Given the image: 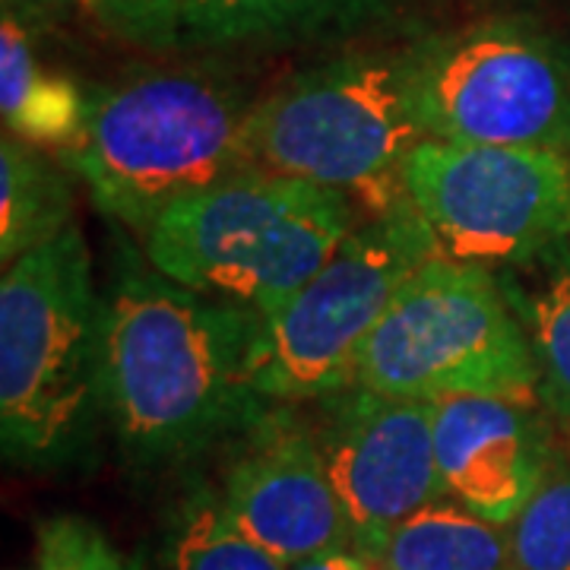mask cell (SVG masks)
<instances>
[{
  "label": "cell",
  "mask_w": 570,
  "mask_h": 570,
  "mask_svg": "<svg viewBox=\"0 0 570 570\" xmlns=\"http://www.w3.org/2000/svg\"><path fill=\"white\" fill-rule=\"evenodd\" d=\"M400 181L450 261L501 273L570 245L564 153L425 140Z\"/></svg>",
  "instance_id": "cell-9"
},
{
  "label": "cell",
  "mask_w": 570,
  "mask_h": 570,
  "mask_svg": "<svg viewBox=\"0 0 570 570\" xmlns=\"http://www.w3.org/2000/svg\"><path fill=\"white\" fill-rule=\"evenodd\" d=\"M494 276L530 340L539 371V403L554 425L570 428V245Z\"/></svg>",
  "instance_id": "cell-16"
},
{
  "label": "cell",
  "mask_w": 570,
  "mask_h": 570,
  "mask_svg": "<svg viewBox=\"0 0 570 570\" xmlns=\"http://www.w3.org/2000/svg\"><path fill=\"white\" fill-rule=\"evenodd\" d=\"M554 419L539 400L453 396L434 403L444 498L510 527L558 460Z\"/></svg>",
  "instance_id": "cell-12"
},
{
  "label": "cell",
  "mask_w": 570,
  "mask_h": 570,
  "mask_svg": "<svg viewBox=\"0 0 570 570\" xmlns=\"http://www.w3.org/2000/svg\"><path fill=\"white\" fill-rule=\"evenodd\" d=\"M288 570H371V561L362 558L358 551H336V554H324V558H311Z\"/></svg>",
  "instance_id": "cell-22"
},
{
  "label": "cell",
  "mask_w": 570,
  "mask_h": 570,
  "mask_svg": "<svg viewBox=\"0 0 570 570\" xmlns=\"http://www.w3.org/2000/svg\"><path fill=\"white\" fill-rule=\"evenodd\" d=\"M428 140L570 156V45L527 17H489L406 48Z\"/></svg>",
  "instance_id": "cell-7"
},
{
  "label": "cell",
  "mask_w": 570,
  "mask_h": 570,
  "mask_svg": "<svg viewBox=\"0 0 570 570\" xmlns=\"http://www.w3.org/2000/svg\"><path fill=\"white\" fill-rule=\"evenodd\" d=\"M358 387L403 400H539L530 340L498 276L444 254L409 279L355 362Z\"/></svg>",
  "instance_id": "cell-6"
},
{
  "label": "cell",
  "mask_w": 570,
  "mask_h": 570,
  "mask_svg": "<svg viewBox=\"0 0 570 570\" xmlns=\"http://www.w3.org/2000/svg\"><path fill=\"white\" fill-rule=\"evenodd\" d=\"M561 3H568V7H570V0H561Z\"/></svg>",
  "instance_id": "cell-24"
},
{
  "label": "cell",
  "mask_w": 570,
  "mask_h": 570,
  "mask_svg": "<svg viewBox=\"0 0 570 570\" xmlns=\"http://www.w3.org/2000/svg\"><path fill=\"white\" fill-rule=\"evenodd\" d=\"M73 171L48 149L10 134L0 140V261L20 257L58 242L73 228Z\"/></svg>",
  "instance_id": "cell-15"
},
{
  "label": "cell",
  "mask_w": 570,
  "mask_h": 570,
  "mask_svg": "<svg viewBox=\"0 0 570 570\" xmlns=\"http://www.w3.org/2000/svg\"><path fill=\"white\" fill-rule=\"evenodd\" d=\"M438 254L431 228L406 197L365 216L317 276L266 317V403L298 406L348 387L367 336L400 288Z\"/></svg>",
  "instance_id": "cell-8"
},
{
  "label": "cell",
  "mask_w": 570,
  "mask_h": 570,
  "mask_svg": "<svg viewBox=\"0 0 570 570\" xmlns=\"http://www.w3.org/2000/svg\"><path fill=\"white\" fill-rule=\"evenodd\" d=\"M168 564L171 570H288L225 517L216 491H197L184 501L171 530Z\"/></svg>",
  "instance_id": "cell-18"
},
{
  "label": "cell",
  "mask_w": 570,
  "mask_h": 570,
  "mask_svg": "<svg viewBox=\"0 0 570 570\" xmlns=\"http://www.w3.org/2000/svg\"><path fill=\"white\" fill-rule=\"evenodd\" d=\"M257 96L213 63L153 67L89 92L80 142L58 156L105 219L142 235L165 209L250 165Z\"/></svg>",
  "instance_id": "cell-2"
},
{
  "label": "cell",
  "mask_w": 570,
  "mask_h": 570,
  "mask_svg": "<svg viewBox=\"0 0 570 570\" xmlns=\"http://www.w3.org/2000/svg\"><path fill=\"white\" fill-rule=\"evenodd\" d=\"M105 295V422L140 469L228 448L266 409V317L121 254Z\"/></svg>",
  "instance_id": "cell-1"
},
{
  "label": "cell",
  "mask_w": 570,
  "mask_h": 570,
  "mask_svg": "<svg viewBox=\"0 0 570 570\" xmlns=\"http://www.w3.org/2000/svg\"><path fill=\"white\" fill-rule=\"evenodd\" d=\"M105 422V295L80 225L3 266L0 441L26 469L82 463Z\"/></svg>",
  "instance_id": "cell-3"
},
{
  "label": "cell",
  "mask_w": 570,
  "mask_h": 570,
  "mask_svg": "<svg viewBox=\"0 0 570 570\" xmlns=\"http://www.w3.org/2000/svg\"><path fill=\"white\" fill-rule=\"evenodd\" d=\"M406 0H171L175 51H276L348 39L393 17Z\"/></svg>",
  "instance_id": "cell-13"
},
{
  "label": "cell",
  "mask_w": 570,
  "mask_h": 570,
  "mask_svg": "<svg viewBox=\"0 0 570 570\" xmlns=\"http://www.w3.org/2000/svg\"><path fill=\"white\" fill-rule=\"evenodd\" d=\"M508 530L517 570H570V456L564 450Z\"/></svg>",
  "instance_id": "cell-19"
},
{
  "label": "cell",
  "mask_w": 570,
  "mask_h": 570,
  "mask_svg": "<svg viewBox=\"0 0 570 570\" xmlns=\"http://www.w3.org/2000/svg\"><path fill=\"white\" fill-rule=\"evenodd\" d=\"M362 219L340 190L247 168L165 209L140 250L171 283L269 317Z\"/></svg>",
  "instance_id": "cell-4"
},
{
  "label": "cell",
  "mask_w": 570,
  "mask_h": 570,
  "mask_svg": "<svg viewBox=\"0 0 570 570\" xmlns=\"http://www.w3.org/2000/svg\"><path fill=\"white\" fill-rule=\"evenodd\" d=\"M89 115V92L70 77L48 70L32 51L20 17L3 7L0 26V118L3 134L55 156L80 142Z\"/></svg>",
  "instance_id": "cell-14"
},
{
  "label": "cell",
  "mask_w": 570,
  "mask_h": 570,
  "mask_svg": "<svg viewBox=\"0 0 570 570\" xmlns=\"http://www.w3.org/2000/svg\"><path fill=\"white\" fill-rule=\"evenodd\" d=\"M384 570H517L510 530L438 498L390 532L377 558Z\"/></svg>",
  "instance_id": "cell-17"
},
{
  "label": "cell",
  "mask_w": 570,
  "mask_h": 570,
  "mask_svg": "<svg viewBox=\"0 0 570 570\" xmlns=\"http://www.w3.org/2000/svg\"><path fill=\"white\" fill-rule=\"evenodd\" d=\"M80 3L108 36L149 51H175L171 0H80Z\"/></svg>",
  "instance_id": "cell-21"
},
{
  "label": "cell",
  "mask_w": 570,
  "mask_h": 570,
  "mask_svg": "<svg viewBox=\"0 0 570 570\" xmlns=\"http://www.w3.org/2000/svg\"><path fill=\"white\" fill-rule=\"evenodd\" d=\"M228 448L232 456L216 498L247 539L288 568L355 551L346 508L326 475L302 406H269Z\"/></svg>",
  "instance_id": "cell-11"
},
{
  "label": "cell",
  "mask_w": 570,
  "mask_h": 570,
  "mask_svg": "<svg viewBox=\"0 0 570 570\" xmlns=\"http://www.w3.org/2000/svg\"><path fill=\"white\" fill-rule=\"evenodd\" d=\"M425 124L403 51H346L257 96L245 142L254 168L340 190L362 213L403 200V165Z\"/></svg>",
  "instance_id": "cell-5"
},
{
  "label": "cell",
  "mask_w": 570,
  "mask_h": 570,
  "mask_svg": "<svg viewBox=\"0 0 570 570\" xmlns=\"http://www.w3.org/2000/svg\"><path fill=\"white\" fill-rule=\"evenodd\" d=\"M298 406L346 508L355 551L374 561L403 520L444 498L434 403L348 384Z\"/></svg>",
  "instance_id": "cell-10"
},
{
  "label": "cell",
  "mask_w": 570,
  "mask_h": 570,
  "mask_svg": "<svg viewBox=\"0 0 570 570\" xmlns=\"http://www.w3.org/2000/svg\"><path fill=\"white\" fill-rule=\"evenodd\" d=\"M10 3V0H7ZM13 3H29V7H55V3H63V0H13Z\"/></svg>",
  "instance_id": "cell-23"
},
{
  "label": "cell",
  "mask_w": 570,
  "mask_h": 570,
  "mask_svg": "<svg viewBox=\"0 0 570 570\" xmlns=\"http://www.w3.org/2000/svg\"><path fill=\"white\" fill-rule=\"evenodd\" d=\"M36 554V570H127L121 551L108 542V535L73 513L39 523Z\"/></svg>",
  "instance_id": "cell-20"
}]
</instances>
